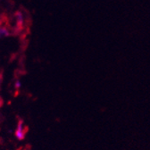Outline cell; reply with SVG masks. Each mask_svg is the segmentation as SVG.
Here are the masks:
<instances>
[{
    "mask_svg": "<svg viewBox=\"0 0 150 150\" xmlns=\"http://www.w3.org/2000/svg\"><path fill=\"white\" fill-rule=\"evenodd\" d=\"M15 136L18 139H21V140L24 139V134L23 132V128L21 126H19L17 130L15 131Z\"/></svg>",
    "mask_w": 150,
    "mask_h": 150,
    "instance_id": "6da1fadb",
    "label": "cell"
},
{
    "mask_svg": "<svg viewBox=\"0 0 150 150\" xmlns=\"http://www.w3.org/2000/svg\"><path fill=\"white\" fill-rule=\"evenodd\" d=\"M8 31L5 28H0V38L1 37H6V36H8Z\"/></svg>",
    "mask_w": 150,
    "mask_h": 150,
    "instance_id": "7a4b0ae2",
    "label": "cell"
},
{
    "mask_svg": "<svg viewBox=\"0 0 150 150\" xmlns=\"http://www.w3.org/2000/svg\"><path fill=\"white\" fill-rule=\"evenodd\" d=\"M20 86H21V82H20V81H16V83H15V87H16V88H20Z\"/></svg>",
    "mask_w": 150,
    "mask_h": 150,
    "instance_id": "3957f363",
    "label": "cell"
}]
</instances>
